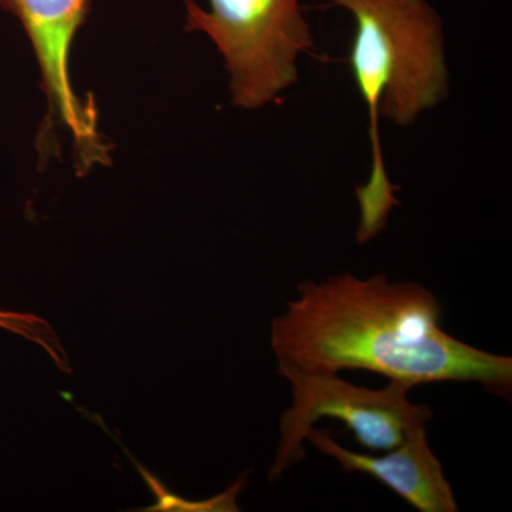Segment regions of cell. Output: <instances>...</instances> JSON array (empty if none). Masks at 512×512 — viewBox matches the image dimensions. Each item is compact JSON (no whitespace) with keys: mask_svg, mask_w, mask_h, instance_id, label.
Returning a JSON list of instances; mask_svg holds the SVG:
<instances>
[{"mask_svg":"<svg viewBox=\"0 0 512 512\" xmlns=\"http://www.w3.org/2000/svg\"><path fill=\"white\" fill-rule=\"evenodd\" d=\"M278 372L379 373L410 387L478 383L510 397L512 359L461 342L441 326L436 296L416 282L380 274L305 281L272 322Z\"/></svg>","mask_w":512,"mask_h":512,"instance_id":"obj_1","label":"cell"},{"mask_svg":"<svg viewBox=\"0 0 512 512\" xmlns=\"http://www.w3.org/2000/svg\"><path fill=\"white\" fill-rule=\"evenodd\" d=\"M355 19L349 64L357 92L369 114L372 170L356 188L359 204L357 241L383 231L399 202L387 177L380 117L399 127L412 126L423 111L448 96L443 20L429 0H328Z\"/></svg>","mask_w":512,"mask_h":512,"instance_id":"obj_2","label":"cell"},{"mask_svg":"<svg viewBox=\"0 0 512 512\" xmlns=\"http://www.w3.org/2000/svg\"><path fill=\"white\" fill-rule=\"evenodd\" d=\"M185 0V30L210 37L225 60L232 104L256 110L298 82L302 53L313 49L301 0Z\"/></svg>","mask_w":512,"mask_h":512,"instance_id":"obj_3","label":"cell"},{"mask_svg":"<svg viewBox=\"0 0 512 512\" xmlns=\"http://www.w3.org/2000/svg\"><path fill=\"white\" fill-rule=\"evenodd\" d=\"M279 375L291 386L292 403L279 420L271 481L305 460L306 437L319 420H339L360 446L386 453L400 446L414 427L431 419L429 407L410 402L413 387L404 383L390 380L383 389H369L330 373L284 370Z\"/></svg>","mask_w":512,"mask_h":512,"instance_id":"obj_4","label":"cell"},{"mask_svg":"<svg viewBox=\"0 0 512 512\" xmlns=\"http://www.w3.org/2000/svg\"><path fill=\"white\" fill-rule=\"evenodd\" d=\"M0 8L19 20L35 52L49 114L42 143L49 148L53 128L72 136L77 173L110 163V148L97 126L93 100L77 96L70 79V55L77 32L89 15L90 0H0Z\"/></svg>","mask_w":512,"mask_h":512,"instance_id":"obj_5","label":"cell"},{"mask_svg":"<svg viewBox=\"0 0 512 512\" xmlns=\"http://www.w3.org/2000/svg\"><path fill=\"white\" fill-rule=\"evenodd\" d=\"M306 441L338 461L346 473H362L386 485L420 512H456L450 481L427 439V424L414 427L400 446L384 456L356 453L340 446L328 430L311 429Z\"/></svg>","mask_w":512,"mask_h":512,"instance_id":"obj_6","label":"cell"},{"mask_svg":"<svg viewBox=\"0 0 512 512\" xmlns=\"http://www.w3.org/2000/svg\"><path fill=\"white\" fill-rule=\"evenodd\" d=\"M0 329L9 330L42 346L60 370L70 372L69 357L57 339L55 330L45 320L30 313L0 311Z\"/></svg>","mask_w":512,"mask_h":512,"instance_id":"obj_7","label":"cell"}]
</instances>
